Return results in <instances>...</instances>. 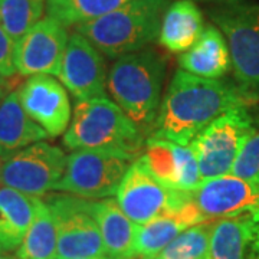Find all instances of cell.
Returning <instances> with one entry per match:
<instances>
[{
    "instance_id": "28",
    "label": "cell",
    "mask_w": 259,
    "mask_h": 259,
    "mask_svg": "<svg viewBox=\"0 0 259 259\" xmlns=\"http://www.w3.org/2000/svg\"><path fill=\"white\" fill-rule=\"evenodd\" d=\"M15 42L0 26V76L13 78L16 72L15 66Z\"/></svg>"
},
{
    "instance_id": "27",
    "label": "cell",
    "mask_w": 259,
    "mask_h": 259,
    "mask_svg": "<svg viewBox=\"0 0 259 259\" xmlns=\"http://www.w3.org/2000/svg\"><path fill=\"white\" fill-rule=\"evenodd\" d=\"M252 185L259 186V133L256 131L241 148L231 171Z\"/></svg>"
},
{
    "instance_id": "15",
    "label": "cell",
    "mask_w": 259,
    "mask_h": 259,
    "mask_svg": "<svg viewBox=\"0 0 259 259\" xmlns=\"http://www.w3.org/2000/svg\"><path fill=\"white\" fill-rule=\"evenodd\" d=\"M141 156L150 171L173 190L193 192L202 183L199 163L190 146H180L167 140L146 139V150Z\"/></svg>"
},
{
    "instance_id": "1",
    "label": "cell",
    "mask_w": 259,
    "mask_h": 259,
    "mask_svg": "<svg viewBox=\"0 0 259 259\" xmlns=\"http://www.w3.org/2000/svg\"><path fill=\"white\" fill-rule=\"evenodd\" d=\"M248 102L246 94L222 79H207L179 69L167 87L157 120L147 139L190 146L207 125Z\"/></svg>"
},
{
    "instance_id": "11",
    "label": "cell",
    "mask_w": 259,
    "mask_h": 259,
    "mask_svg": "<svg viewBox=\"0 0 259 259\" xmlns=\"http://www.w3.org/2000/svg\"><path fill=\"white\" fill-rule=\"evenodd\" d=\"M69 33L51 16L40 19L15 45V66L22 76L59 75Z\"/></svg>"
},
{
    "instance_id": "14",
    "label": "cell",
    "mask_w": 259,
    "mask_h": 259,
    "mask_svg": "<svg viewBox=\"0 0 259 259\" xmlns=\"http://www.w3.org/2000/svg\"><path fill=\"white\" fill-rule=\"evenodd\" d=\"M19 100L28 115L49 137L65 134L72 118L66 88L52 75L29 76L18 88Z\"/></svg>"
},
{
    "instance_id": "4",
    "label": "cell",
    "mask_w": 259,
    "mask_h": 259,
    "mask_svg": "<svg viewBox=\"0 0 259 259\" xmlns=\"http://www.w3.org/2000/svg\"><path fill=\"white\" fill-rule=\"evenodd\" d=\"M71 150H118L139 156L146 136L120 107L107 97L75 102L64 134Z\"/></svg>"
},
{
    "instance_id": "16",
    "label": "cell",
    "mask_w": 259,
    "mask_h": 259,
    "mask_svg": "<svg viewBox=\"0 0 259 259\" xmlns=\"http://www.w3.org/2000/svg\"><path fill=\"white\" fill-rule=\"evenodd\" d=\"M203 222L207 221L196 209L193 202H190L180 212L163 214L154 221L139 225L131 259H156L158 253L175 241L182 232Z\"/></svg>"
},
{
    "instance_id": "32",
    "label": "cell",
    "mask_w": 259,
    "mask_h": 259,
    "mask_svg": "<svg viewBox=\"0 0 259 259\" xmlns=\"http://www.w3.org/2000/svg\"><path fill=\"white\" fill-rule=\"evenodd\" d=\"M76 259H117V258H111V256L105 255V256H97V258H76Z\"/></svg>"
},
{
    "instance_id": "13",
    "label": "cell",
    "mask_w": 259,
    "mask_h": 259,
    "mask_svg": "<svg viewBox=\"0 0 259 259\" xmlns=\"http://www.w3.org/2000/svg\"><path fill=\"white\" fill-rule=\"evenodd\" d=\"M190 194L206 221L253 213L259 207V186L232 173L202 180Z\"/></svg>"
},
{
    "instance_id": "26",
    "label": "cell",
    "mask_w": 259,
    "mask_h": 259,
    "mask_svg": "<svg viewBox=\"0 0 259 259\" xmlns=\"http://www.w3.org/2000/svg\"><path fill=\"white\" fill-rule=\"evenodd\" d=\"M213 223L214 221H207L187 228L156 259H209Z\"/></svg>"
},
{
    "instance_id": "12",
    "label": "cell",
    "mask_w": 259,
    "mask_h": 259,
    "mask_svg": "<svg viewBox=\"0 0 259 259\" xmlns=\"http://www.w3.org/2000/svg\"><path fill=\"white\" fill-rule=\"evenodd\" d=\"M58 78L76 101L107 97L105 58L87 37L75 30L68 39Z\"/></svg>"
},
{
    "instance_id": "9",
    "label": "cell",
    "mask_w": 259,
    "mask_h": 259,
    "mask_svg": "<svg viewBox=\"0 0 259 259\" xmlns=\"http://www.w3.org/2000/svg\"><path fill=\"white\" fill-rule=\"evenodd\" d=\"M45 203L54 216L58 232L56 259L107 255L101 232L87 207V199L68 193H54L47 194Z\"/></svg>"
},
{
    "instance_id": "10",
    "label": "cell",
    "mask_w": 259,
    "mask_h": 259,
    "mask_svg": "<svg viewBox=\"0 0 259 259\" xmlns=\"http://www.w3.org/2000/svg\"><path fill=\"white\" fill-rule=\"evenodd\" d=\"M66 158L62 148L39 141L5 160L0 167V183L29 196H45L61 182Z\"/></svg>"
},
{
    "instance_id": "21",
    "label": "cell",
    "mask_w": 259,
    "mask_h": 259,
    "mask_svg": "<svg viewBox=\"0 0 259 259\" xmlns=\"http://www.w3.org/2000/svg\"><path fill=\"white\" fill-rule=\"evenodd\" d=\"M255 222L252 213L214 221L209 259H255Z\"/></svg>"
},
{
    "instance_id": "7",
    "label": "cell",
    "mask_w": 259,
    "mask_h": 259,
    "mask_svg": "<svg viewBox=\"0 0 259 259\" xmlns=\"http://www.w3.org/2000/svg\"><path fill=\"white\" fill-rule=\"evenodd\" d=\"M256 133L246 105L216 118L190 143L199 163L202 180L229 175L246 140Z\"/></svg>"
},
{
    "instance_id": "23",
    "label": "cell",
    "mask_w": 259,
    "mask_h": 259,
    "mask_svg": "<svg viewBox=\"0 0 259 259\" xmlns=\"http://www.w3.org/2000/svg\"><path fill=\"white\" fill-rule=\"evenodd\" d=\"M58 232L45 200L39 199L33 222L16 249V259H56Z\"/></svg>"
},
{
    "instance_id": "5",
    "label": "cell",
    "mask_w": 259,
    "mask_h": 259,
    "mask_svg": "<svg viewBox=\"0 0 259 259\" xmlns=\"http://www.w3.org/2000/svg\"><path fill=\"white\" fill-rule=\"evenodd\" d=\"M206 13L226 39L239 88L245 94H259V3L206 0Z\"/></svg>"
},
{
    "instance_id": "18",
    "label": "cell",
    "mask_w": 259,
    "mask_h": 259,
    "mask_svg": "<svg viewBox=\"0 0 259 259\" xmlns=\"http://www.w3.org/2000/svg\"><path fill=\"white\" fill-rule=\"evenodd\" d=\"M182 71L207 79H219L232 69L231 54L222 32L206 25L202 36L189 51L179 56Z\"/></svg>"
},
{
    "instance_id": "8",
    "label": "cell",
    "mask_w": 259,
    "mask_h": 259,
    "mask_svg": "<svg viewBox=\"0 0 259 259\" xmlns=\"http://www.w3.org/2000/svg\"><path fill=\"white\" fill-rule=\"evenodd\" d=\"M115 196L121 210L137 225L180 212L192 202L190 192H179L163 185L150 171L143 156L130 166Z\"/></svg>"
},
{
    "instance_id": "30",
    "label": "cell",
    "mask_w": 259,
    "mask_h": 259,
    "mask_svg": "<svg viewBox=\"0 0 259 259\" xmlns=\"http://www.w3.org/2000/svg\"><path fill=\"white\" fill-rule=\"evenodd\" d=\"M253 222H255V231H256V236H255V259H259V207L252 213Z\"/></svg>"
},
{
    "instance_id": "17",
    "label": "cell",
    "mask_w": 259,
    "mask_h": 259,
    "mask_svg": "<svg viewBox=\"0 0 259 259\" xmlns=\"http://www.w3.org/2000/svg\"><path fill=\"white\" fill-rule=\"evenodd\" d=\"M48 137L47 131L22 107L18 90L10 91L0 102V158L6 160Z\"/></svg>"
},
{
    "instance_id": "25",
    "label": "cell",
    "mask_w": 259,
    "mask_h": 259,
    "mask_svg": "<svg viewBox=\"0 0 259 259\" xmlns=\"http://www.w3.org/2000/svg\"><path fill=\"white\" fill-rule=\"evenodd\" d=\"M47 12V0H0V26L18 44Z\"/></svg>"
},
{
    "instance_id": "3",
    "label": "cell",
    "mask_w": 259,
    "mask_h": 259,
    "mask_svg": "<svg viewBox=\"0 0 259 259\" xmlns=\"http://www.w3.org/2000/svg\"><path fill=\"white\" fill-rule=\"evenodd\" d=\"M171 0H134L101 18L75 26L102 55L118 59L158 39L161 20Z\"/></svg>"
},
{
    "instance_id": "20",
    "label": "cell",
    "mask_w": 259,
    "mask_h": 259,
    "mask_svg": "<svg viewBox=\"0 0 259 259\" xmlns=\"http://www.w3.org/2000/svg\"><path fill=\"white\" fill-rule=\"evenodd\" d=\"M203 30L202 9L193 0H176L164 12L157 40L168 52L183 54L199 40Z\"/></svg>"
},
{
    "instance_id": "6",
    "label": "cell",
    "mask_w": 259,
    "mask_h": 259,
    "mask_svg": "<svg viewBox=\"0 0 259 259\" xmlns=\"http://www.w3.org/2000/svg\"><path fill=\"white\" fill-rule=\"evenodd\" d=\"M139 156L118 150H75L55 192L88 200H101L117 194L125 173Z\"/></svg>"
},
{
    "instance_id": "24",
    "label": "cell",
    "mask_w": 259,
    "mask_h": 259,
    "mask_svg": "<svg viewBox=\"0 0 259 259\" xmlns=\"http://www.w3.org/2000/svg\"><path fill=\"white\" fill-rule=\"evenodd\" d=\"M134 0H47V15L65 28L101 18Z\"/></svg>"
},
{
    "instance_id": "22",
    "label": "cell",
    "mask_w": 259,
    "mask_h": 259,
    "mask_svg": "<svg viewBox=\"0 0 259 259\" xmlns=\"http://www.w3.org/2000/svg\"><path fill=\"white\" fill-rule=\"evenodd\" d=\"M39 197L0 187V252L18 249L33 222Z\"/></svg>"
},
{
    "instance_id": "2",
    "label": "cell",
    "mask_w": 259,
    "mask_h": 259,
    "mask_svg": "<svg viewBox=\"0 0 259 259\" xmlns=\"http://www.w3.org/2000/svg\"><path fill=\"white\" fill-rule=\"evenodd\" d=\"M166 58L154 48L115 59L107 78V90L114 102L148 137L163 101Z\"/></svg>"
},
{
    "instance_id": "31",
    "label": "cell",
    "mask_w": 259,
    "mask_h": 259,
    "mask_svg": "<svg viewBox=\"0 0 259 259\" xmlns=\"http://www.w3.org/2000/svg\"><path fill=\"white\" fill-rule=\"evenodd\" d=\"M0 259H15V258H12L10 255H8V252H0Z\"/></svg>"
},
{
    "instance_id": "29",
    "label": "cell",
    "mask_w": 259,
    "mask_h": 259,
    "mask_svg": "<svg viewBox=\"0 0 259 259\" xmlns=\"http://www.w3.org/2000/svg\"><path fill=\"white\" fill-rule=\"evenodd\" d=\"M15 76L13 78H3V76H0V102L3 101V98L10 93V91H13V90H16L15 88Z\"/></svg>"
},
{
    "instance_id": "19",
    "label": "cell",
    "mask_w": 259,
    "mask_h": 259,
    "mask_svg": "<svg viewBox=\"0 0 259 259\" xmlns=\"http://www.w3.org/2000/svg\"><path fill=\"white\" fill-rule=\"evenodd\" d=\"M87 207L101 232L107 255L117 259H131L137 223L121 210L115 199L88 200Z\"/></svg>"
}]
</instances>
